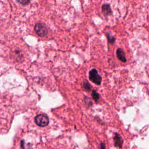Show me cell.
I'll return each instance as SVG.
<instances>
[{"label":"cell","mask_w":149,"mask_h":149,"mask_svg":"<svg viewBox=\"0 0 149 149\" xmlns=\"http://www.w3.org/2000/svg\"><path fill=\"white\" fill-rule=\"evenodd\" d=\"M82 88L84 91H90L91 90V87L90 84L88 83V81L87 80H84L83 83H82Z\"/></svg>","instance_id":"cell-7"},{"label":"cell","mask_w":149,"mask_h":149,"mask_svg":"<svg viewBox=\"0 0 149 149\" xmlns=\"http://www.w3.org/2000/svg\"><path fill=\"white\" fill-rule=\"evenodd\" d=\"M113 142H114V146L116 147L122 148V144L123 143V140L122 138V137L117 133H115L114 136H113Z\"/></svg>","instance_id":"cell-4"},{"label":"cell","mask_w":149,"mask_h":149,"mask_svg":"<svg viewBox=\"0 0 149 149\" xmlns=\"http://www.w3.org/2000/svg\"><path fill=\"white\" fill-rule=\"evenodd\" d=\"M106 36L108 40V41L111 44H113L115 42V38L113 36H112V35H111L109 33H106Z\"/></svg>","instance_id":"cell-9"},{"label":"cell","mask_w":149,"mask_h":149,"mask_svg":"<svg viewBox=\"0 0 149 149\" xmlns=\"http://www.w3.org/2000/svg\"><path fill=\"white\" fill-rule=\"evenodd\" d=\"M100 149H106L105 144L104 143H101L100 144Z\"/></svg>","instance_id":"cell-12"},{"label":"cell","mask_w":149,"mask_h":149,"mask_svg":"<svg viewBox=\"0 0 149 149\" xmlns=\"http://www.w3.org/2000/svg\"><path fill=\"white\" fill-rule=\"evenodd\" d=\"M35 122L37 125L41 127H44L48 125L49 119L46 115L40 114L36 116Z\"/></svg>","instance_id":"cell-2"},{"label":"cell","mask_w":149,"mask_h":149,"mask_svg":"<svg viewBox=\"0 0 149 149\" xmlns=\"http://www.w3.org/2000/svg\"><path fill=\"white\" fill-rule=\"evenodd\" d=\"M91 96L95 101H98L100 99V94L95 91L93 90L91 93Z\"/></svg>","instance_id":"cell-8"},{"label":"cell","mask_w":149,"mask_h":149,"mask_svg":"<svg viewBox=\"0 0 149 149\" xmlns=\"http://www.w3.org/2000/svg\"><path fill=\"white\" fill-rule=\"evenodd\" d=\"M89 79L90 80L95 84L99 86L101 83L102 78L98 74V71L95 69H91L89 72Z\"/></svg>","instance_id":"cell-1"},{"label":"cell","mask_w":149,"mask_h":149,"mask_svg":"<svg viewBox=\"0 0 149 149\" xmlns=\"http://www.w3.org/2000/svg\"><path fill=\"white\" fill-rule=\"evenodd\" d=\"M34 29L39 36L44 37L47 34V30L46 27L41 23L36 24Z\"/></svg>","instance_id":"cell-3"},{"label":"cell","mask_w":149,"mask_h":149,"mask_svg":"<svg viewBox=\"0 0 149 149\" xmlns=\"http://www.w3.org/2000/svg\"><path fill=\"white\" fill-rule=\"evenodd\" d=\"M102 12L105 16H108L112 13V10L109 4L105 3L102 6Z\"/></svg>","instance_id":"cell-5"},{"label":"cell","mask_w":149,"mask_h":149,"mask_svg":"<svg viewBox=\"0 0 149 149\" xmlns=\"http://www.w3.org/2000/svg\"><path fill=\"white\" fill-rule=\"evenodd\" d=\"M116 55L118 58L123 62H126V59L125 57V55L124 53V51L121 48H118L116 51Z\"/></svg>","instance_id":"cell-6"},{"label":"cell","mask_w":149,"mask_h":149,"mask_svg":"<svg viewBox=\"0 0 149 149\" xmlns=\"http://www.w3.org/2000/svg\"><path fill=\"white\" fill-rule=\"evenodd\" d=\"M30 0H17V1L20 3H21L22 5H24L28 4L30 2Z\"/></svg>","instance_id":"cell-11"},{"label":"cell","mask_w":149,"mask_h":149,"mask_svg":"<svg viewBox=\"0 0 149 149\" xmlns=\"http://www.w3.org/2000/svg\"><path fill=\"white\" fill-rule=\"evenodd\" d=\"M84 102L86 103V105H87L88 106H90L92 105V102L90 100V99L88 97H85L84 98Z\"/></svg>","instance_id":"cell-10"}]
</instances>
